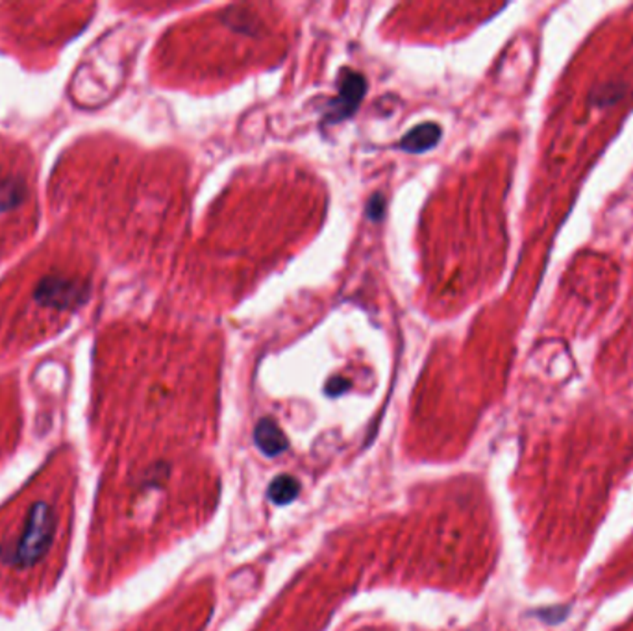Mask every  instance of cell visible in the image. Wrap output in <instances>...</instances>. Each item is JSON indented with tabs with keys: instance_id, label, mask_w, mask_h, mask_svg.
I'll return each mask as SVG.
<instances>
[{
	"instance_id": "cell-1",
	"label": "cell",
	"mask_w": 633,
	"mask_h": 631,
	"mask_svg": "<svg viewBox=\"0 0 633 631\" xmlns=\"http://www.w3.org/2000/svg\"><path fill=\"white\" fill-rule=\"evenodd\" d=\"M365 95V78L348 71L343 74V82L339 87V97L330 102V112L326 113L328 121H341L348 115H352L359 104V101Z\"/></svg>"
},
{
	"instance_id": "cell-2",
	"label": "cell",
	"mask_w": 633,
	"mask_h": 631,
	"mask_svg": "<svg viewBox=\"0 0 633 631\" xmlns=\"http://www.w3.org/2000/svg\"><path fill=\"white\" fill-rule=\"evenodd\" d=\"M256 444L267 456H278L287 448V439L278 424L270 419H263L256 426Z\"/></svg>"
},
{
	"instance_id": "cell-3",
	"label": "cell",
	"mask_w": 633,
	"mask_h": 631,
	"mask_svg": "<svg viewBox=\"0 0 633 631\" xmlns=\"http://www.w3.org/2000/svg\"><path fill=\"white\" fill-rule=\"evenodd\" d=\"M441 138V128L433 122L421 124L414 128L410 133H405V138L400 141V149L408 152H424L432 149Z\"/></svg>"
},
{
	"instance_id": "cell-4",
	"label": "cell",
	"mask_w": 633,
	"mask_h": 631,
	"mask_svg": "<svg viewBox=\"0 0 633 631\" xmlns=\"http://www.w3.org/2000/svg\"><path fill=\"white\" fill-rule=\"evenodd\" d=\"M298 490H300V483L295 478L278 476L268 487V497L273 502L284 506V504L293 502L298 497Z\"/></svg>"
},
{
	"instance_id": "cell-5",
	"label": "cell",
	"mask_w": 633,
	"mask_h": 631,
	"mask_svg": "<svg viewBox=\"0 0 633 631\" xmlns=\"http://www.w3.org/2000/svg\"><path fill=\"white\" fill-rule=\"evenodd\" d=\"M21 188L10 178H0V211L14 208L21 200Z\"/></svg>"
}]
</instances>
